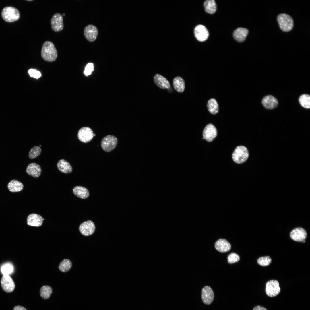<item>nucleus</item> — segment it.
Returning <instances> with one entry per match:
<instances>
[{
    "mask_svg": "<svg viewBox=\"0 0 310 310\" xmlns=\"http://www.w3.org/2000/svg\"><path fill=\"white\" fill-rule=\"evenodd\" d=\"M41 56L45 61L53 62L57 57V52L53 43L51 41H47L43 44L41 52Z\"/></svg>",
    "mask_w": 310,
    "mask_h": 310,
    "instance_id": "f257e3e1",
    "label": "nucleus"
},
{
    "mask_svg": "<svg viewBox=\"0 0 310 310\" xmlns=\"http://www.w3.org/2000/svg\"><path fill=\"white\" fill-rule=\"evenodd\" d=\"M249 155L247 148L245 146L241 145L237 146L236 148L232 154V157L235 162L241 164L247 160Z\"/></svg>",
    "mask_w": 310,
    "mask_h": 310,
    "instance_id": "f03ea898",
    "label": "nucleus"
},
{
    "mask_svg": "<svg viewBox=\"0 0 310 310\" xmlns=\"http://www.w3.org/2000/svg\"><path fill=\"white\" fill-rule=\"evenodd\" d=\"M277 20L280 28L284 32L290 31L293 27V20L288 15L284 13L279 15L277 18Z\"/></svg>",
    "mask_w": 310,
    "mask_h": 310,
    "instance_id": "7ed1b4c3",
    "label": "nucleus"
},
{
    "mask_svg": "<svg viewBox=\"0 0 310 310\" xmlns=\"http://www.w3.org/2000/svg\"><path fill=\"white\" fill-rule=\"evenodd\" d=\"M1 15L3 19L6 22H12L18 20L20 16V13L16 8L7 7L3 9Z\"/></svg>",
    "mask_w": 310,
    "mask_h": 310,
    "instance_id": "20e7f679",
    "label": "nucleus"
},
{
    "mask_svg": "<svg viewBox=\"0 0 310 310\" xmlns=\"http://www.w3.org/2000/svg\"><path fill=\"white\" fill-rule=\"evenodd\" d=\"M117 142V139L115 136L113 135H107L102 139L101 146L104 151L110 152L116 147Z\"/></svg>",
    "mask_w": 310,
    "mask_h": 310,
    "instance_id": "39448f33",
    "label": "nucleus"
},
{
    "mask_svg": "<svg viewBox=\"0 0 310 310\" xmlns=\"http://www.w3.org/2000/svg\"><path fill=\"white\" fill-rule=\"evenodd\" d=\"M278 281L276 280H271L266 283L265 291L267 295L270 297L278 295L280 291V288Z\"/></svg>",
    "mask_w": 310,
    "mask_h": 310,
    "instance_id": "423d86ee",
    "label": "nucleus"
},
{
    "mask_svg": "<svg viewBox=\"0 0 310 310\" xmlns=\"http://www.w3.org/2000/svg\"><path fill=\"white\" fill-rule=\"evenodd\" d=\"M51 24L53 31L59 32L62 30L64 27L62 15L59 13H55L51 19Z\"/></svg>",
    "mask_w": 310,
    "mask_h": 310,
    "instance_id": "0eeeda50",
    "label": "nucleus"
},
{
    "mask_svg": "<svg viewBox=\"0 0 310 310\" xmlns=\"http://www.w3.org/2000/svg\"><path fill=\"white\" fill-rule=\"evenodd\" d=\"M94 133L90 127H84L80 129L78 132V137L79 140L84 143H87L91 141L94 137Z\"/></svg>",
    "mask_w": 310,
    "mask_h": 310,
    "instance_id": "6e6552de",
    "label": "nucleus"
},
{
    "mask_svg": "<svg viewBox=\"0 0 310 310\" xmlns=\"http://www.w3.org/2000/svg\"><path fill=\"white\" fill-rule=\"evenodd\" d=\"M1 284L3 290L7 293L12 292L15 288V284L9 275H3L1 279Z\"/></svg>",
    "mask_w": 310,
    "mask_h": 310,
    "instance_id": "1a4fd4ad",
    "label": "nucleus"
},
{
    "mask_svg": "<svg viewBox=\"0 0 310 310\" xmlns=\"http://www.w3.org/2000/svg\"><path fill=\"white\" fill-rule=\"evenodd\" d=\"M217 130L215 126L212 124H209L204 128L203 132V138L206 141L211 142L216 137Z\"/></svg>",
    "mask_w": 310,
    "mask_h": 310,
    "instance_id": "9d476101",
    "label": "nucleus"
},
{
    "mask_svg": "<svg viewBox=\"0 0 310 310\" xmlns=\"http://www.w3.org/2000/svg\"><path fill=\"white\" fill-rule=\"evenodd\" d=\"M202 299L203 303L209 305L213 302L214 298V293L212 288L206 286L203 288L202 291Z\"/></svg>",
    "mask_w": 310,
    "mask_h": 310,
    "instance_id": "9b49d317",
    "label": "nucleus"
},
{
    "mask_svg": "<svg viewBox=\"0 0 310 310\" xmlns=\"http://www.w3.org/2000/svg\"><path fill=\"white\" fill-rule=\"evenodd\" d=\"M194 33L197 40L201 42L207 40L209 35V32L207 28L202 25H199L196 26Z\"/></svg>",
    "mask_w": 310,
    "mask_h": 310,
    "instance_id": "f8f14e48",
    "label": "nucleus"
},
{
    "mask_svg": "<svg viewBox=\"0 0 310 310\" xmlns=\"http://www.w3.org/2000/svg\"><path fill=\"white\" fill-rule=\"evenodd\" d=\"M95 229V225L93 222L88 220L82 223L79 227V230L83 235L88 236L94 233Z\"/></svg>",
    "mask_w": 310,
    "mask_h": 310,
    "instance_id": "ddd939ff",
    "label": "nucleus"
},
{
    "mask_svg": "<svg viewBox=\"0 0 310 310\" xmlns=\"http://www.w3.org/2000/svg\"><path fill=\"white\" fill-rule=\"evenodd\" d=\"M307 236L306 231L301 227H297L293 229L290 232V237L293 240L298 242L304 241Z\"/></svg>",
    "mask_w": 310,
    "mask_h": 310,
    "instance_id": "4468645a",
    "label": "nucleus"
},
{
    "mask_svg": "<svg viewBox=\"0 0 310 310\" xmlns=\"http://www.w3.org/2000/svg\"><path fill=\"white\" fill-rule=\"evenodd\" d=\"M84 36L86 39L90 42L94 41L98 34L97 28L94 26L90 24L87 25L84 30Z\"/></svg>",
    "mask_w": 310,
    "mask_h": 310,
    "instance_id": "2eb2a0df",
    "label": "nucleus"
},
{
    "mask_svg": "<svg viewBox=\"0 0 310 310\" xmlns=\"http://www.w3.org/2000/svg\"><path fill=\"white\" fill-rule=\"evenodd\" d=\"M262 104L266 108L272 109L278 106V101L273 96L268 95L263 98L262 100Z\"/></svg>",
    "mask_w": 310,
    "mask_h": 310,
    "instance_id": "dca6fc26",
    "label": "nucleus"
},
{
    "mask_svg": "<svg viewBox=\"0 0 310 310\" xmlns=\"http://www.w3.org/2000/svg\"><path fill=\"white\" fill-rule=\"evenodd\" d=\"M44 220L40 215L32 213L28 216L27 219V224L29 226L39 227L42 225Z\"/></svg>",
    "mask_w": 310,
    "mask_h": 310,
    "instance_id": "f3484780",
    "label": "nucleus"
},
{
    "mask_svg": "<svg viewBox=\"0 0 310 310\" xmlns=\"http://www.w3.org/2000/svg\"><path fill=\"white\" fill-rule=\"evenodd\" d=\"M41 171L40 165L35 163L29 164L26 169V172L28 175L34 178L39 177L41 175Z\"/></svg>",
    "mask_w": 310,
    "mask_h": 310,
    "instance_id": "a211bd4d",
    "label": "nucleus"
},
{
    "mask_svg": "<svg viewBox=\"0 0 310 310\" xmlns=\"http://www.w3.org/2000/svg\"><path fill=\"white\" fill-rule=\"evenodd\" d=\"M215 247L218 251L226 252L229 251L231 248L230 243L224 239H221L217 241L215 243Z\"/></svg>",
    "mask_w": 310,
    "mask_h": 310,
    "instance_id": "6ab92c4d",
    "label": "nucleus"
},
{
    "mask_svg": "<svg viewBox=\"0 0 310 310\" xmlns=\"http://www.w3.org/2000/svg\"><path fill=\"white\" fill-rule=\"evenodd\" d=\"M248 33V29L243 28H238L234 32L233 36L236 41L241 42L245 41Z\"/></svg>",
    "mask_w": 310,
    "mask_h": 310,
    "instance_id": "aec40b11",
    "label": "nucleus"
},
{
    "mask_svg": "<svg viewBox=\"0 0 310 310\" xmlns=\"http://www.w3.org/2000/svg\"><path fill=\"white\" fill-rule=\"evenodd\" d=\"M154 81L158 87L162 89H168L170 87L169 81L162 76L156 74L154 77Z\"/></svg>",
    "mask_w": 310,
    "mask_h": 310,
    "instance_id": "412c9836",
    "label": "nucleus"
},
{
    "mask_svg": "<svg viewBox=\"0 0 310 310\" xmlns=\"http://www.w3.org/2000/svg\"><path fill=\"white\" fill-rule=\"evenodd\" d=\"M57 166L58 170L63 173H69L72 170V168L70 164L64 159H61L58 161Z\"/></svg>",
    "mask_w": 310,
    "mask_h": 310,
    "instance_id": "4be33fe9",
    "label": "nucleus"
},
{
    "mask_svg": "<svg viewBox=\"0 0 310 310\" xmlns=\"http://www.w3.org/2000/svg\"><path fill=\"white\" fill-rule=\"evenodd\" d=\"M73 190L75 195L81 199H86L89 195V193L88 190L83 187L75 186L73 188Z\"/></svg>",
    "mask_w": 310,
    "mask_h": 310,
    "instance_id": "5701e85b",
    "label": "nucleus"
},
{
    "mask_svg": "<svg viewBox=\"0 0 310 310\" xmlns=\"http://www.w3.org/2000/svg\"><path fill=\"white\" fill-rule=\"evenodd\" d=\"M7 187L10 191L16 192L22 191L23 189L24 186L20 182L16 180L13 179L8 183Z\"/></svg>",
    "mask_w": 310,
    "mask_h": 310,
    "instance_id": "b1692460",
    "label": "nucleus"
},
{
    "mask_svg": "<svg viewBox=\"0 0 310 310\" xmlns=\"http://www.w3.org/2000/svg\"><path fill=\"white\" fill-rule=\"evenodd\" d=\"M173 87L175 90L179 93L183 92L185 88V82L183 79L179 76L175 77L173 81Z\"/></svg>",
    "mask_w": 310,
    "mask_h": 310,
    "instance_id": "393cba45",
    "label": "nucleus"
},
{
    "mask_svg": "<svg viewBox=\"0 0 310 310\" xmlns=\"http://www.w3.org/2000/svg\"><path fill=\"white\" fill-rule=\"evenodd\" d=\"M204 6L205 10L207 13L213 14L216 11V5L214 0H207L204 3Z\"/></svg>",
    "mask_w": 310,
    "mask_h": 310,
    "instance_id": "a878e982",
    "label": "nucleus"
},
{
    "mask_svg": "<svg viewBox=\"0 0 310 310\" xmlns=\"http://www.w3.org/2000/svg\"><path fill=\"white\" fill-rule=\"evenodd\" d=\"M207 107L209 111L212 114H216L218 112V105L214 98L210 99L208 101Z\"/></svg>",
    "mask_w": 310,
    "mask_h": 310,
    "instance_id": "bb28decb",
    "label": "nucleus"
},
{
    "mask_svg": "<svg viewBox=\"0 0 310 310\" xmlns=\"http://www.w3.org/2000/svg\"><path fill=\"white\" fill-rule=\"evenodd\" d=\"M53 290L50 286L47 285L43 286L41 287L40 290L41 297L44 299H48L52 293Z\"/></svg>",
    "mask_w": 310,
    "mask_h": 310,
    "instance_id": "cd10ccee",
    "label": "nucleus"
},
{
    "mask_svg": "<svg viewBox=\"0 0 310 310\" xmlns=\"http://www.w3.org/2000/svg\"><path fill=\"white\" fill-rule=\"evenodd\" d=\"M299 102L301 105L305 108H310V96L307 94L301 95L299 98Z\"/></svg>",
    "mask_w": 310,
    "mask_h": 310,
    "instance_id": "c85d7f7f",
    "label": "nucleus"
},
{
    "mask_svg": "<svg viewBox=\"0 0 310 310\" xmlns=\"http://www.w3.org/2000/svg\"><path fill=\"white\" fill-rule=\"evenodd\" d=\"M72 265V263L69 260L65 259L60 263L59 266V268L61 272H65L70 269Z\"/></svg>",
    "mask_w": 310,
    "mask_h": 310,
    "instance_id": "c756f323",
    "label": "nucleus"
},
{
    "mask_svg": "<svg viewBox=\"0 0 310 310\" xmlns=\"http://www.w3.org/2000/svg\"><path fill=\"white\" fill-rule=\"evenodd\" d=\"M41 152V149L40 147L38 146H35L32 148L30 151L28 156L31 159H34L38 156Z\"/></svg>",
    "mask_w": 310,
    "mask_h": 310,
    "instance_id": "7c9ffc66",
    "label": "nucleus"
},
{
    "mask_svg": "<svg viewBox=\"0 0 310 310\" xmlns=\"http://www.w3.org/2000/svg\"><path fill=\"white\" fill-rule=\"evenodd\" d=\"M271 262V258L269 256L261 257L257 260V263L260 265L263 266H268Z\"/></svg>",
    "mask_w": 310,
    "mask_h": 310,
    "instance_id": "2f4dec72",
    "label": "nucleus"
},
{
    "mask_svg": "<svg viewBox=\"0 0 310 310\" xmlns=\"http://www.w3.org/2000/svg\"><path fill=\"white\" fill-rule=\"evenodd\" d=\"M228 262L230 264H232L237 262L240 260V257L237 253H232L228 256Z\"/></svg>",
    "mask_w": 310,
    "mask_h": 310,
    "instance_id": "473e14b6",
    "label": "nucleus"
},
{
    "mask_svg": "<svg viewBox=\"0 0 310 310\" xmlns=\"http://www.w3.org/2000/svg\"><path fill=\"white\" fill-rule=\"evenodd\" d=\"M13 268L12 266L9 264H6L1 268V271L3 275H9L13 271Z\"/></svg>",
    "mask_w": 310,
    "mask_h": 310,
    "instance_id": "72a5a7b5",
    "label": "nucleus"
},
{
    "mask_svg": "<svg viewBox=\"0 0 310 310\" xmlns=\"http://www.w3.org/2000/svg\"><path fill=\"white\" fill-rule=\"evenodd\" d=\"M94 69L93 64L92 63H89L87 64L85 68L84 73L86 75H90Z\"/></svg>",
    "mask_w": 310,
    "mask_h": 310,
    "instance_id": "f704fd0d",
    "label": "nucleus"
},
{
    "mask_svg": "<svg viewBox=\"0 0 310 310\" xmlns=\"http://www.w3.org/2000/svg\"><path fill=\"white\" fill-rule=\"evenodd\" d=\"M28 72L31 77L37 79L40 78L41 75V73L39 71L32 69H30Z\"/></svg>",
    "mask_w": 310,
    "mask_h": 310,
    "instance_id": "c9c22d12",
    "label": "nucleus"
},
{
    "mask_svg": "<svg viewBox=\"0 0 310 310\" xmlns=\"http://www.w3.org/2000/svg\"><path fill=\"white\" fill-rule=\"evenodd\" d=\"M13 310H27L25 308H24V307H22V306H20V305H17V306H15L13 307Z\"/></svg>",
    "mask_w": 310,
    "mask_h": 310,
    "instance_id": "e433bc0d",
    "label": "nucleus"
},
{
    "mask_svg": "<svg viewBox=\"0 0 310 310\" xmlns=\"http://www.w3.org/2000/svg\"><path fill=\"white\" fill-rule=\"evenodd\" d=\"M253 310H267L265 308L260 305L255 307Z\"/></svg>",
    "mask_w": 310,
    "mask_h": 310,
    "instance_id": "4c0bfd02",
    "label": "nucleus"
},
{
    "mask_svg": "<svg viewBox=\"0 0 310 310\" xmlns=\"http://www.w3.org/2000/svg\"><path fill=\"white\" fill-rule=\"evenodd\" d=\"M63 16H65V13H63Z\"/></svg>",
    "mask_w": 310,
    "mask_h": 310,
    "instance_id": "58836bf2",
    "label": "nucleus"
},
{
    "mask_svg": "<svg viewBox=\"0 0 310 310\" xmlns=\"http://www.w3.org/2000/svg\"><path fill=\"white\" fill-rule=\"evenodd\" d=\"M27 1H32V0H27Z\"/></svg>",
    "mask_w": 310,
    "mask_h": 310,
    "instance_id": "ea45409f",
    "label": "nucleus"
},
{
    "mask_svg": "<svg viewBox=\"0 0 310 310\" xmlns=\"http://www.w3.org/2000/svg\"><path fill=\"white\" fill-rule=\"evenodd\" d=\"M41 146V145H40V146Z\"/></svg>",
    "mask_w": 310,
    "mask_h": 310,
    "instance_id": "a19ab883",
    "label": "nucleus"
}]
</instances>
